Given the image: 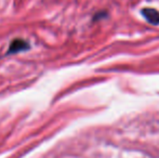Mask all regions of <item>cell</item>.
<instances>
[{
    "label": "cell",
    "mask_w": 159,
    "mask_h": 158,
    "mask_svg": "<svg viewBox=\"0 0 159 158\" xmlns=\"http://www.w3.org/2000/svg\"><path fill=\"white\" fill-rule=\"evenodd\" d=\"M143 15L151 24H154V25L159 24V12L155 9H144Z\"/></svg>",
    "instance_id": "1"
}]
</instances>
